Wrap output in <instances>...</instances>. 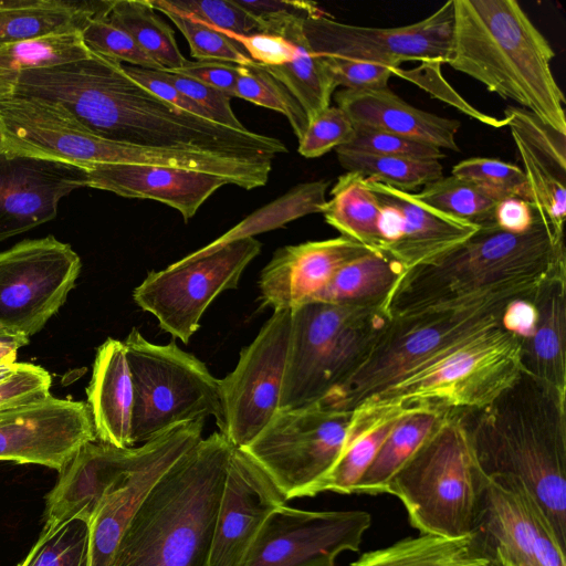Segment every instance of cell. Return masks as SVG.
<instances>
[{
	"label": "cell",
	"mask_w": 566,
	"mask_h": 566,
	"mask_svg": "<svg viewBox=\"0 0 566 566\" xmlns=\"http://www.w3.org/2000/svg\"><path fill=\"white\" fill-rule=\"evenodd\" d=\"M13 96L56 103L95 135L113 142L270 161L287 153L275 137L237 130L177 108L130 77L123 63L92 52L22 73Z\"/></svg>",
	"instance_id": "1"
},
{
	"label": "cell",
	"mask_w": 566,
	"mask_h": 566,
	"mask_svg": "<svg viewBox=\"0 0 566 566\" xmlns=\"http://www.w3.org/2000/svg\"><path fill=\"white\" fill-rule=\"evenodd\" d=\"M460 412L481 474L521 482L566 547V396L522 370L491 402Z\"/></svg>",
	"instance_id": "2"
},
{
	"label": "cell",
	"mask_w": 566,
	"mask_h": 566,
	"mask_svg": "<svg viewBox=\"0 0 566 566\" xmlns=\"http://www.w3.org/2000/svg\"><path fill=\"white\" fill-rule=\"evenodd\" d=\"M233 449L218 431L176 460L138 504L108 566H208Z\"/></svg>",
	"instance_id": "3"
},
{
	"label": "cell",
	"mask_w": 566,
	"mask_h": 566,
	"mask_svg": "<svg viewBox=\"0 0 566 566\" xmlns=\"http://www.w3.org/2000/svg\"><path fill=\"white\" fill-rule=\"evenodd\" d=\"M554 57L517 1L453 0L446 64L566 134V99L552 72Z\"/></svg>",
	"instance_id": "4"
},
{
	"label": "cell",
	"mask_w": 566,
	"mask_h": 566,
	"mask_svg": "<svg viewBox=\"0 0 566 566\" xmlns=\"http://www.w3.org/2000/svg\"><path fill=\"white\" fill-rule=\"evenodd\" d=\"M563 264L565 243L555 241L547 218L536 211L525 233L481 227L443 255L407 270L384 307L390 318L402 317L491 291L539 284Z\"/></svg>",
	"instance_id": "5"
},
{
	"label": "cell",
	"mask_w": 566,
	"mask_h": 566,
	"mask_svg": "<svg viewBox=\"0 0 566 566\" xmlns=\"http://www.w3.org/2000/svg\"><path fill=\"white\" fill-rule=\"evenodd\" d=\"M539 284L491 291L434 310L389 317L364 361L319 405L340 411L367 405L442 352L501 322L511 300L534 297Z\"/></svg>",
	"instance_id": "6"
},
{
	"label": "cell",
	"mask_w": 566,
	"mask_h": 566,
	"mask_svg": "<svg viewBox=\"0 0 566 566\" xmlns=\"http://www.w3.org/2000/svg\"><path fill=\"white\" fill-rule=\"evenodd\" d=\"M388 321L384 303L308 302L293 308L280 409L326 399L364 361Z\"/></svg>",
	"instance_id": "7"
},
{
	"label": "cell",
	"mask_w": 566,
	"mask_h": 566,
	"mask_svg": "<svg viewBox=\"0 0 566 566\" xmlns=\"http://www.w3.org/2000/svg\"><path fill=\"white\" fill-rule=\"evenodd\" d=\"M483 479L461 412L449 411L389 480L385 493L402 502L420 533L462 537L471 533Z\"/></svg>",
	"instance_id": "8"
},
{
	"label": "cell",
	"mask_w": 566,
	"mask_h": 566,
	"mask_svg": "<svg viewBox=\"0 0 566 566\" xmlns=\"http://www.w3.org/2000/svg\"><path fill=\"white\" fill-rule=\"evenodd\" d=\"M521 371V340L499 322L442 352L354 411L476 410L491 402Z\"/></svg>",
	"instance_id": "9"
},
{
	"label": "cell",
	"mask_w": 566,
	"mask_h": 566,
	"mask_svg": "<svg viewBox=\"0 0 566 566\" xmlns=\"http://www.w3.org/2000/svg\"><path fill=\"white\" fill-rule=\"evenodd\" d=\"M135 387L133 442L213 417L221 421L219 379L175 340L158 345L133 328L124 340Z\"/></svg>",
	"instance_id": "10"
},
{
	"label": "cell",
	"mask_w": 566,
	"mask_h": 566,
	"mask_svg": "<svg viewBox=\"0 0 566 566\" xmlns=\"http://www.w3.org/2000/svg\"><path fill=\"white\" fill-rule=\"evenodd\" d=\"M357 424L353 411L318 403L279 409L243 449L270 476L286 501L314 496Z\"/></svg>",
	"instance_id": "11"
},
{
	"label": "cell",
	"mask_w": 566,
	"mask_h": 566,
	"mask_svg": "<svg viewBox=\"0 0 566 566\" xmlns=\"http://www.w3.org/2000/svg\"><path fill=\"white\" fill-rule=\"evenodd\" d=\"M261 248L252 237L216 249L201 248L164 270L150 271L135 287L133 298L157 318L163 331L188 344L211 302L238 286Z\"/></svg>",
	"instance_id": "12"
},
{
	"label": "cell",
	"mask_w": 566,
	"mask_h": 566,
	"mask_svg": "<svg viewBox=\"0 0 566 566\" xmlns=\"http://www.w3.org/2000/svg\"><path fill=\"white\" fill-rule=\"evenodd\" d=\"M292 310L273 311L235 368L219 379L221 432L235 448H245L280 409L287 364Z\"/></svg>",
	"instance_id": "13"
},
{
	"label": "cell",
	"mask_w": 566,
	"mask_h": 566,
	"mask_svg": "<svg viewBox=\"0 0 566 566\" xmlns=\"http://www.w3.org/2000/svg\"><path fill=\"white\" fill-rule=\"evenodd\" d=\"M81 259L53 235L21 241L0 252V326L30 337L64 304Z\"/></svg>",
	"instance_id": "14"
},
{
	"label": "cell",
	"mask_w": 566,
	"mask_h": 566,
	"mask_svg": "<svg viewBox=\"0 0 566 566\" xmlns=\"http://www.w3.org/2000/svg\"><path fill=\"white\" fill-rule=\"evenodd\" d=\"M470 535L493 566H566L545 511L516 480L483 479Z\"/></svg>",
	"instance_id": "15"
},
{
	"label": "cell",
	"mask_w": 566,
	"mask_h": 566,
	"mask_svg": "<svg viewBox=\"0 0 566 566\" xmlns=\"http://www.w3.org/2000/svg\"><path fill=\"white\" fill-rule=\"evenodd\" d=\"M453 0L422 20L401 27L374 28L338 22L327 13L303 20L310 49L318 56L399 67L407 61L446 64L452 36Z\"/></svg>",
	"instance_id": "16"
},
{
	"label": "cell",
	"mask_w": 566,
	"mask_h": 566,
	"mask_svg": "<svg viewBox=\"0 0 566 566\" xmlns=\"http://www.w3.org/2000/svg\"><path fill=\"white\" fill-rule=\"evenodd\" d=\"M371 517L364 511H304L282 504L266 518L243 566H335L358 551Z\"/></svg>",
	"instance_id": "17"
},
{
	"label": "cell",
	"mask_w": 566,
	"mask_h": 566,
	"mask_svg": "<svg viewBox=\"0 0 566 566\" xmlns=\"http://www.w3.org/2000/svg\"><path fill=\"white\" fill-rule=\"evenodd\" d=\"M96 434L87 403L46 398L0 410V461L60 472Z\"/></svg>",
	"instance_id": "18"
},
{
	"label": "cell",
	"mask_w": 566,
	"mask_h": 566,
	"mask_svg": "<svg viewBox=\"0 0 566 566\" xmlns=\"http://www.w3.org/2000/svg\"><path fill=\"white\" fill-rule=\"evenodd\" d=\"M165 433L130 448L97 440L84 444L59 472L45 497L43 528H54L71 518L90 524L104 499L154 455Z\"/></svg>",
	"instance_id": "19"
},
{
	"label": "cell",
	"mask_w": 566,
	"mask_h": 566,
	"mask_svg": "<svg viewBox=\"0 0 566 566\" xmlns=\"http://www.w3.org/2000/svg\"><path fill=\"white\" fill-rule=\"evenodd\" d=\"M286 500L264 470L233 449L219 503L208 566H243L269 515Z\"/></svg>",
	"instance_id": "20"
},
{
	"label": "cell",
	"mask_w": 566,
	"mask_h": 566,
	"mask_svg": "<svg viewBox=\"0 0 566 566\" xmlns=\"http://www.w3.org/2000/svg\"><path fill=\"white\" fill-rule=\"evenodd\" d=\"M86 184L75 165L0 153V241L54 219L61 199Z\"/></svg>",
	"instance_id": "21"
},
{
	"label": "cell",
	"mask_w": 566,
	"mask_h": 566,
	"mask_svg": "<svg viewBox=\"0 0 566 566\" xmlns=\"http://www.w3.org/2000/svg\"><path fill=\"white\" fill-rule=\"evenodd\" d=\"M368 252L343 235L277 249L260 275L261 306L293 310L311 302L340 268Z\"/></svg>",
	"instance_id": "22"
},
{
	"label": "cell",
	"mask_w": 566,
	"mask_h": 566,
	"mask_svg": "<svg viewBox=\"0 0 566 566\" xmlns=\"http://www.w3.org/2000/svg\"><path fill=\"white\" fill-rule=\"evenodd\" d=\"M504 119L523 163L532 206L547 218L555 241L564 242L566 134L517 106L506 107Z\"/></svg>",
	"instance_id": "23"
},
{
	"label": "cell",
	"mask_w": 566,
	"mask_h": 566,
	"mask_svg": "<svg viewBox=\"0 0 566 566\" xmlns=\"http://www.w3.org/2000/svg\"><path fill=\"white\" fill-rule=\"evenodd\" d=\"M84 169L86 187L159 201L178 210L185 222L216 190L229 184L218 176L161 166L90 164Z\"/></svg>",
	"instance_id": "24"
},
{
	"label": "cell",
	"mask_w": 566,
	"mask_h": 566,
	"mask_svg": "<svg viewBox=\"0 0 566 566\" xmlns=\"http://www.w3.org/2000/svg\"><path fill=\"white\" fill-rule=\"evenodd\" d=\"M366 182L380 203L396 207L401 216L400 238L384 253L406 271L443 255L480 229L428 206L413 193L367 179Z\"/></svg>",
	"instance_id": "25"
},
{
	"label": "cell",
	"mask_w": 566,
	"mask_h": 566,
	"mask_svg": "<svg viewBox=\"0 0 566 566\" xmlns=\"http://www.w3.org/2000/svg\"><path fill=\"white\" fill-rule=\"evenodd\" d=\"M335 102L355 125L399 135L440 149L460 151L455 142L461 127L458 119L419 109L389 87L365 91L343 88L335 94Z\"/></svg>",
	"instance_id": "26"
},
{
	"label": "cell",
	"mask_w": 566,
	"mask_h": 566,
	"mask_svg": "<svg viewBox=\"0 0 566 566\" xmlns=\"http://www.w3.org/2000/svg\"><path fill=\"white\" fill-rule=\"evenodd\" d=\"M86 394L96 440L134 447L135 387L124 342L107 338L97 348Z\"/></svg>",
	"instance_id": "27"
},
{
	"label": "cell",
	"mask_w": 566,
	"mask_h": 566,
	"mask_svg": "<svg viewBox=\"0 0 566 566\" xmlns=\"http://www.w3.org/2000/svg\"><path fill=\"white\" fill-rule=\"evenodd\" d=\"M533 302L538 312L535 332L521 342L522 370L566 394V264L537 287Z\"/></svg>",
	"instance_id": "28"
},
{
	"label": "cell",
	"mask_w": 566,
	"mask_h": 566,
	"mask_svg": "<svg viewBox=\"0 0 566 566\" xmlns=\"http://www.w3.org/2000/svg\"><path fill=\"white\" fill-rule=\"evenodd\" d=\"M109 1L20 0L0 9V44L81 32Z\"/></svg>",
	"instance_id": "29"
},
{
	"label": "cell",
	"mask_w": 566,
	"mask_h": 566,
	"mask_svg": "<svg viewBox=\"0 0 566 566\" xmlns=\"http://www.w3.org/2000/svg\"><path fill=\"white\" fill-rule=\"evenodd\" d=\"M352 566H493L469 534L446 537L428 533L364 553Z\"/></svg>",
	"instance_id": "30"
},
{
	"label": "cell",
	"mask_w": 566,
	"mask_h": 566,
	"mask_svg": "<svg viewBox=\"0 0 566 566\" xmlns=\"http://www.w3.org/2000/svg\"><path fill=\"white\" fill-rule=\"evenodd\" d=\"M403 266L382 252L370 251L340 268L311 302L336 305L384 303Z\"/></svg>",
	"instance_id": "31"
},
{
	"label": "cell",
	"mask_w": 566,
	"mask_h": 566,
	"mask_svg": "<svg viewBox=\"0 0 566 566\" xmlns=\"http://www.w3.org/2000/svg\"><path fill=\"white\" fill-rule=\"evenodd\" d=\"M381 205L357 172L338 177L322 213L325 221L340 235L354 240L370 251L381 252L379 219Z\"/></svg>",
	"instance_id": "32"
},
{
	"label": "cell",
	"mask_w": 566,
	"mask_h": 566,
	"mask_svg": "<svg viewBox=\"0 0 566 566\" xmlns=\"http://www.w3.org/2000/svg\"><path fill=\"white\" fill-rule=\"evenodd\" d=\"M447 412L449 411L413 408L403 413L353 493H385L389 480L430 436Z\"/></svg>",
	"instance_id": "33"
},
{
	"label": "cell",
	"mask_w": 566,
	"mask_h": 566,
	"mask_svg": "<svg viewBox=\"0 0 566 566\" xmlns=\"http://www.w3.org/2000/svg\"><path fill=\"white\" fill-rule=\"evenodd\" d=\"M81 32L0 44V102L10 98L22 73L87 57Z\"/></svg>",
	"instance_id": "34"
},
{
	"label": "cell",
	"mask_w": 566,
	"mask_h": 566,
	"mask_svg": "<svg viewBox=\"0 0 566 566\" xmlns=\"http://www.w3.org/2000/svg\"><path fill=\"white\" fill-rule=\"evenodd\" d=\"M106 19L129 34L163 70H179L187 62L177 45L174 30L148 0L111 1Z\"/></svg>",
	"instance_id": "35"
},
{
	"label": "cell",
	"mask_w": 566,
	"mask_h": 566,
	"mask_svg": "<svg viewBox=\"0 0 566 566\" xmlns=\"http://www.w3.org/2000/svg\"><path fill=\"white\" fill-rule=\"evenodd\" d=\"M328 186L329 181L325 180L297 185L285 195L248 216L234 228L203 248L216 249L238 239L253 238L256 233L280 228L306 214L322 213L327 201Z\"/></svg>",
	"instance_id": "36"
},
{
	"label": "cell",
	"mask_w": 566,
	"mask_h": 566,
	"mask_svg": "<svg viewBox=\"0 0 566 566\" xmlns=\"http://www.w3.org/2000/svg\"><path fill=\"white\" fill-rule=\"evenodd\" d=\"M295 40L297 54L292 62L262 67L294 95L310 122L329 106L336 85L323 59L310 49L303 32V21L295 32Z\"/></svg>",
	"instance_id": "37"
},
{
	"label": "cell",
	"mask_w": 566,
	"mask_h": 566,
	"mask_svg": "<svg viewBox=\"0 0 566 566\" xmlns=\"http://www.w3.org/2000/svg\"><path fill=\"white\" fill-rule=\"evenodd\" d=\"M336 154L347 171L407 192L424 187L442 177L443 172L439 160L408 159L343 148H336Z\"/></svg>",
	"instance_id": "38"
},
{
	"label": "cell",
	"mask_w": 566,
	"mask_h": 566,
	"mask_svg": "<svg viewBox=\"0 0 566 566\" xmlns=\"http://www.w3.org/2000/svg\"><path fill=\"white\" fill-rule=\"evenodd\" d=\"M410 409H394L361 432L354 431L338 460L322 481L317 493H353L399 418Z\"/></svg>",
	"instance_id": "39"
},
{
	"label": "cell",
	"mask_w": 566,
	"mask_h": 566,
	"mask_svg": "<svg viewBox=\"0 0 566 566\" xmlns=\"http://www.w3.org/2000/svg\"><path fill=\"white\" fill-rule=\"evenodd\" d=\"M415 197L448 216L480 228L494 224L493 213L500 201L453 175L427 184Z\"/></svg>",
	"instance_id": "40"
},
{
	"label": "cell",
	"mask_w": 566,
	"mask_h": 566,
	"mask_svg": "<svg viewBox=\"0 0 566 566\" xmlns=\"http://www.w3.org/2000/svg\"><path fill=\"white\" fill-rule=\"evenodd\" d=\"M234 97L283 114L297 139L302 137L308 125L307 115L294 95L255 62L239 65Z\"/></svg>",
	"instance_id": "41"
},
{
	"label": "cell",
	"mask_w": 566,
	"mask_h": 566,
	"mask_svg": "<svg viewBox=\"0 0 566 566\" xmlns=\"http://www.w3.org/2000/svg\"><path fill=\"white\" fill-rule=\"evenodd\" d=\"M90 524L71 518L42 528L38 541L18 566H88Z\"/></svg>",
	"instance_id": "42"
},
{
	"label": "cell",
	"mask_w": 566,
	"mask_h": 566,
	"mask_svg": "<svg viewBox=\"0 0 566 566\" xmlns=\"http://www.w3.org/2000/svg\"><path fill=\"white\" fill-rule=\"evenodd\" d=\"M451 175L472 182L497 200L518 197L531 202L525 174L516 165L495 158L473 157L458 163Z\"/></svg>",
	"instance_id": "43"
},
{
	"label": "cell",
	"mask_w": 566,
	"mask_h": 566,
	"mask_svg": "<svg viewBox=\"0 0 566 566\" xmlns=\"http://www.w3.org/2000/svg\"><path fill=\"white\" fill-rule=\"evenodd\" d=\"M150 6L166 14L187 40L191 55L198 61H219L238 65L253 62L244 50L223 33L160 4L159 0H148Z\"/></svg>",
	"instance_id": "44"
},
{
	"label": "cell",
	"mask_w": 566,
	"mask_h": 566,
	"mask_svg": "<svg viewBox=\"0 0 566 566\" xmlns=\"http://www.w3.org/2000/svg\"><path fill=\"white\" fill-rule=\"evenodd\" d=\"M107 11L108 9L92 17L81 30L85 46L92 53L113 59L119 63L126 62L133 66L163 70L138 46L129 34L113 25L106 19Z\"/></svg>",
	"instance_id": "45"
},
{
	"label": "cell",
	"mask_w": 566,
	"mask_h": 566,
	"mask_svg": "<svg viewBox=\"0 0 566 566\" xmlns=\"http://www.w3.org/2000/svg\"><path fill=\"white\" fill-rule=\"evenodd\" d=\"M160 4L200 21L223 34L261 32V22L234 0H159Z\"/></svg>",
	"instance_id": "46"
},
{
	"label": "cell",
	"mask_w": 566,
	"mask_h": 566,
	"mask_svg": "<svg viewBox=\"0 0 566 566\" xmlns=\"http://www.w3.org/2000/svg\"><path fill=\"white\" fill-rule=\"evenodd\" d=\"M355 125L338 106H328L314 116L298 139V153L306 158H316L352 140Z\"/></svg>",
	"instance_id": "47"
},
{
	"label": "cell",
	"mask_w": 566,
	"mask_h": 566,
	"mask_svg": "<svg viewBox=\"0 0 566 566\" xmlns=\"http://www.w3.org/2000/svg\"><path fill=\"white\" fill-rule=\"evenodd\" d=\"M338 148L419 160H439L444 157L442 149L436 146L358 125H355L352 140Z\"/></svg>",
	"instance_id": "48"
},
{
	"label": "cell",
	"mask_w": 566,
	"mask_h": 566,
	"mask_svg": "<svg viewBox=\"0 0 566 566\" xmlns=\"http://www.w3.org/2000/svg\"><path fill=\"white\" fill-rule=\"evenodd\" d=\"M441 62H421L417 67L411 70H402L392 67V75L400 76L413 84L420 86L434 98L441 99L463 114L495 128L506 126L504 118H496L486 115L471 106L464 101L444 80L441 73Z\"/></svg>",
	"instance_id": "49"
},
{
	"label": "cell",
	"mask_w": 566,
	"mask_h": 566,
	"mask_svg": "<svg viewBox=\"0 0 566 566\" xmlns=\"http://www.w3.org/2000/svg\"><path fill=\"white\" fill-rule=\"evenodd\" d=\"M161 76L179 92L195 101L209 115L211 120L220 125L247 130L231 108V96L188 76L170 70H159Z\"/></svg>",
	"instance_id": "50"
},
{
	"label": "cell",
	"mask_w": 566,
	"mask_h": 566,
	"mask_svg": "<svg viewBox=\"0 0 566 566\" xmlns=\"http://www.w3.org/2000/svg\"><path fill=\"white\" fill-rule=\"evenodd\" d=\"M52 379L42 367L19 363L17 369L0 381V410L29 405L50 396Z\"/></svg>",
	"instance_id": "51"
},
{
	"label": "cell",
	"mask_w": 566,
	"mask_h": 566,
	"mask_svg": "<svg viewBox=\"0 0 566 566\" xmlns=\"http://www.w3.org/2000/svg\"><path fill=\"white\" fill-rule=\"evenodd\" d=\"M327 66L336 87L365 91L388 87L392 67L365 61L321 56Z\"/></svg>",
	"instance_id": "52"
},
{
	"label": "cell",
	"mask_w": 566,
	"mask_h": 566,
	"mask_svg": "<svg viewBox=\"0 0 566 566\" xmlns=\"http://www.w3.org/2000/svg\"><path fill=\"white\" fill-rule=\"evenodd\" d=\"M123 69L136 82L167 103L181 111L211 120L210 115L201 106L168 83L161 76L159 70H149L128 64H123Z\"/></svg>",
	"instance_id": "53"
},
{
	"label": "cell",
	"mask_w": 566,
	"mask_h": 566,
	"mask_svg": "<svg viewBox=\"0 0 566 566\" xmlns=\"http://www.w3.org/2000/svg\"><path fill=\"white\" fill-rule=\"evenodd\" d=\"M175 72L220 90L231 97L239 76V65L219 61H189Z\"/></svg>",
	"instance_id": "54"
},
{
	"label": "cell",
	"mask_w": 566,
	"mask_h": 566,
	"mask_svg": "<svg viewBox=\"0 0 566 566\" xmlns=\"http://www.w3.org/2000/svg\"><path fill=\"white\" fill-rule=\"evenodd\" d=\"M237 4L259 21L277 17H298L307 19L326 14L314 2L296 0H234Z\"/></svg>",
	"instance_id": "55"
},
{
	"label": "cell",
	"mask_w": 566,
	"mask_h": 566,
	"mask_svg": "<svg viewBox=\"0 0 566 566\" xmlns=\"http://www.w3.org/2000/svg\"><path fill=\"white\" fill-rule=\"evenodd\" d=\"M535 219L536 211L532 203L518 197L500 200L493 213L495 227L513 234L527 232Z\"/></svg>",
	"instance_id": "56"
},
{
	"label": "cell",
	"mask_w": 566,
	"mask_h": 566,
	"mask_svg": "<svg viewBox=\"0 0 566 566\" xmlns=\"http://www.w3.org/2000/svg\"><path fill=\"white\" fill-rule=\"evenodd\" d=\"M534 297L511 300L501 316V326L521 342L530 338L535 332L538 312L533 302Z\"/></svg>",
	"instance_id": "57"
},
{
	"label": "cell",
	"mask_w": 566,
	"mask_h": 566,
	"mask_svg": "<svg viewBox=\"0 0 566 566\" xmlns=\"http://www.w3.org/2000/svg\"><path fill=\"white\" fill-rule=\"evenodd\" d=\"M29 343V337L0 326V365L17 363L18 350Z\"/></svg>",
	"instance_id": "58"
},
{
	"label": "cell",
	"mask_w": 566,
	"mask_h": 566,
	"mask_svg": "<svg viewBox=\"0 0 566 566\" xmlns=\"http://www.w3.org/2000/svg\"><path fill=\"white\" fill-rule=\"evenodd\" d=\"M19 363L0 365V381L9 377L18 367Z\"/></svg>",
	"instance_id": "59"
},
{
	"label": "cell",
	"mask_w": 566,
	"mask_h": 566,
	"mask_svg": "<svg viewBox=\"0 0 566 566\" xmlns=\"http://www.w3.org/2000/svg\"><path fill=\"white\" fill-rule=\"evenodd\" d=\"M20 0H0V9L9 8L19 3Z\"/></svg>",
	"instance_id": "60"
}]
</instances>
